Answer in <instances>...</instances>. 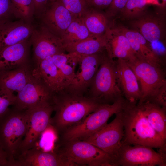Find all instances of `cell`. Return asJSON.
Here are the masks:
<instances>
[{"mask_svg": "<svg viewBox=\"0 0 166 166\" xmlns=\"http://www.w3.org/2000/svg\"><path fill=\"white\" fill-rule=\"evenodd\" d=\"M33 29L30 24L22 19L0 23V49L28 39Z\"/></svg>", "mask_w": 166, "mask_h": 166, "instance_id": "21", "label": "cell"}, {"mask_svg": "<svg viewBox=\"0 0 166 166\" xmlns=\"http://www.w3.org/2000/svg\"><path fill=\"white\" fill-rule=\"evenodd\" d=\"M49 0H33L34 8L36 10H42L45 6Z\"/></svg>", "mask_w": 166, "mask_h": 166, "instance_id": "38", "label": "cell"}, {"mask_svg": "<svg viewBox=\"0 0 166 166\" xmlns=\"http://www.w3.org/2000/svg\"><path fill=\"white\" fill-rule=\"evenodd\" d=\"M104 34L105 49L109 58H117L127 61L136 56L126 37L116 27L109 26Z\"/></svg>", "mask_w": 166, "mask_h": 166, "instance_id": "19", "label": "cell"}, {"mask_svg": "<svg viewBox=\"0 0 166 166\" xmlns=\"http://www.w3.org/2000/svg\"><path fill=\"white\" fill-rule=\"evenodd\" d=\"M132 26L141 34L149 43L162 40L165 31V23L158 16L148 14L146 12L136 18L132 19Z\"/></svg>", "mask_w": 166, "mask_h": 166, "instance_id": "18", "label": "cell"}, {"mask_svg": "<svg viewBox=\"0 0 166 166\" xmlns=\"http://www.w3.org/2000/svg\"><path fill=\"white\" fill-rule=\"evenodd\" d=\"M13 14L11 0H0V18Z\"/></svg>", "mask_w": 166, "mask_h": 166, "instance_id": "35", "label": "cell"}, {"mask_svg": "<svg viewBox=\"0 0 166 166\" xmlns=\"http://www.w3.org/2000/svg\"><path fill=\"white\" fill-rule=\"evenodd\" d=\"M81 56L73 53L57 54L52 56L64 81L66 89L73 79L75 69Z\"/></svg>", "mask_w": 166, "mask_h": 166, "instance_id": "25", "label": "cell"}, {"mask_svg": "<svg viewBox=\"0 0 166 166\" xmlns=\"http://www.w3.org/2000/svg\"><path fill=\"white\" fill-rule=\"evenodd\" d=\"M93 35H94L90 34L81 17H78L72 22L61 39L64 49L66 46L78 42Z\"/></svg>", "mask_w": 166, "mask_h": 166, "instance_id": "28", "label": "cell"}, {"mask_svg": "<svg viewBox=\"0 0 166 166\" xmlns=\"http://www.w3.org/2000/svg\"><path fill=\"white\" fill-rule=\"evenodd\" d=\"M75 18L81 17L89 8L87 0H57Z\"/></svg>", "mask_w": 166, "mask_h": 166, "instance_id": "31", "label": "cell"}, {"mask_svg": "<svg viewBox=\"0 0 166 166\" xmlns=\"http://www.w3.org/2000/svg\"><path fill=\"white\" fill-rule=\"evenodd\" d=\"M125 101L122 97L111 104H102L81 122L67 129L63 135L64 139L67 141L84 140L105 126L113 115L121 111Z\"/></svg>", "mask_w": 166, "mask_h": 166, "instance_id": "5", "label": "cell"}, {"mask_svg": "<svg viewBox=\"0 0 166 166\" xmlns=\"http://www.w3.org/2000/svg\"><path fill=\"white\" fill-rule=\"evenodd\" d=\"M149 0H128L120 13L123 18L133 19L141 16L146 11Z\"/></svg>", "mask_w": 166, "mask_h": 166, "instance_id": "29", "label": "cell"}, {"mask_svg": "<svg viewBox=\"0 0 166 166\" xmlns=\"http://www.w3.org/2000/svg\"><path fill=\"white\" fill-rule=\"evenodd\" d=\"M16 95L14 93L5 89H0V119L8 111L9 106L14 105Z\"/></svg>", "mask_w": 166, "mask_h": 166, "instance_id": "32", "label": "cell"}, {"mask_svg": "<svg viewBox=\"0 0 166 166\" xmlns=\"http://www.w3.org/2000/svg\"><path fill=\"white\" fill-rule=\"evenodd\" d=\"M126 62L140 85L141 97L137 104L148 101L166 83L164 67L136 56Z\"/></svg>", "mask_w": 166, "mask_h": 166, "instance_id": "7", "label": "cell"}, {"mask_svg": "<svg viewBox=\"0 0 166 166\" xmlns=\"http://www.w3.org/2000/svg\"><path fill=\"white\" fill-rule=\"evenodd\" d=\"M32 77V71L26 64L13 70L0 71V89L18 93Z\"/></svg>", "mask_w": 166, "mask_h": 166, "instance_id": "23", "label": "cell"}, {"mask_svg": "<svg viewBox=\"0 0 166 166\" xmlns=\"http://www.w3.org/2000/svg\"><path fill=\"white\" fill-rule=\"evenodd\" d=\"M89 88V97L101 104H111L123 97L117 82L116 61L105 55Z\"/></svg>", "mask_w": 166, "mask_h": 166, "instance_id": "4", "label": "cell"}, {"mask_svg": "<svg viewBox=\"0 0 166 166\" xmlns=\"http://www.w3.org/2000/svg\"><path fill=\"white\" fill-rule=\"evenodd\" d=\"M53 94L33 76L17 93L14 108L25 110L52 102Z\"/></svg>", "mask_w": 166, "mask_h": 166, "instance_id": "12", "label": "cell"}, {"mask_svg": "<svg viewBox=\"0 0 166 166\" xmlns=\"http://www.w3.org/2000/svg\"><path fill=\"white\" fill-rule=\"evenodd\" d=\"M102 104L89 96L65 89L53 95L55 114L51 118L50 124L58 131L67 129L80 122Z\"/></svg>", "mask_w": 166, "mask_h": 166, "instance_id": "1", "label": "cell"}, {"mask_svg": "<svg viewBox=\"0 0 166 166\" xmlns=\"http://www.w3.org/2000/svg\"><path fill=\"white\" fill-rule=\"evenodd\" d=\"M33 77L44 85L53 94L65 89V86L52 56L42 60L32 71Z\"/></svg>", "mask_w": 166, "mask_h": 166, "instance_id": "17", "label": "cell"}, {"mask_svg": "<svg viewBox=\"0 0 166 166\" xmlns=\"http://www.w3.org/2000/svg\"><path fill=\"white\" fill-rule=\"evenodd\" d=\"M27 110L10 109L0 119V144L14 166L19 148L27 131Z\"/></svg>", "mask_w": 166, "mask_h": 166, "instance_id": "3", "label": "cell"}, {"mask_svg": "<svg viewBox=\"0 0 166 166\" xmlns=\"http://www.w3.org/2000/svg\"><path fill=\"white\" fill-rule=\"evenodd\" d=\"M0 166H11L7 155L0 144Z\"/></svg>", "mask_w": 166, "mask_h": 166, "instance_id": "37", "label": "cell"}, {"mask_svg": "<svg viewBox=\"0 0 166 166\" xmlns=\"http://www.w3.org/2000/svg\"><path fill=\"white\" fill-rule=\"evenodd\" d=\"M166 83L158 89L156 93L148 101L166 109Z\"/></svg>", "mask_w": 166, "mask_h": 166, "instance_id": "33", "label": "cell"}, {"mask_svg": "<svg viewBox=\"0 0 166 166\" xmlns=\"http://www.w3.org/2000/svg\"><path fill=\"white\" fill-rule=\"evenodd\" d=\"M74 166L59 152L43 151L34 147L19 154L14 166Z\"/></svg>", "mask_w": 166, "mask_h": 166, "instance_id": "15", "label": "cell"}, {"mask_svg": "<svg viewBox=\"0 0 166 166\" xmlns=\"http://www.w3.org/2000/svg\"><path fill=\"white\" fill-rule=\"evenodd\" d=\"M116 63L117 82L123 96L127 101L137 103L141 93L135 74L125 60L119 58Z\"/></svg>", "mask_w": 166, "mask_h": 166, "instance_id": "16", "label": "cell"}, {"mask_svg": "<svg viewBox=\"0 0 166 166\" xmlns=\"http://www.w3.org/2000/svg\"><path fill=\"white\" fill-rule=\"evenodd\" d=\"M13 13L22 20L30 18L34 12L33 0H11Z\"/></svg>", "mask_w": 166, "mask_h": 166, "instance_id": "30", "label": "cell"}, {"mask_svg": "<svg viewBox=\"0 0 166 166\" xmlns=\"http://www.w3.org/2000/svg\"><path fill=\"white\" fill-rule=\"evenodd\" d=\"M122 110L115 114V117L110 123L84 140L108 153L115 160L116 165L124 134Z\"/></svg>", "mask_w": 166, "mask_h": 166, "instance_id": "8", "label": "cell"}, {"mask_svg": "<svg viewBox=\"0 0 166 166\" xmlns=\"http://www.w3.org/2000/svg\"><path fill=\"white\" fill-rule=\"evenodd\" d=\"M138 105L142 107L151 126L160 138L166 141V109L149 101Z\"/></svg>", "mask_w": 166, "mask_h": 166, "instance_id": "24", "label": "cell"}, {"mask_svg": "<svg viewBox=\"0 0 166 166\" xmlns=\"http://www.w3.org/2000/svg\"><path fill=\"white\" fill-rule=\"evenodd\" d=\"M41 15L43 25L61 38L76 18L57 0H49Z\"/></svg>", "mask_w": 166, "mask_h": 166, "instance_id": "14", "label": "cell"}, {"mask_svg": "<svg viewBox=\"0 0 166 166\" xmlns=\"http://www.w3.org/2000/svg\"><path fill=\"white\" fill-rule=\"evenodd\" d=\"M116 28L126 37L136 57L164 67L160 58L152 49L150 43L139 32L123 26Z\"/></svg>", "mask_w": 166, "mask_h": 166, "instance_id": "20", "label": "cell"}, {"mask_svg": "<svg viewBox=\"0 0 166 166\" xmlns=\"http://www.w3.org/2000/svg\"><path fill=\"white\" fill-rule=\"evenodd\" d=\"M160 1H161L160 6H161L162 7H164V6H165L166 5V0H160Z\"/></svg>", "mask_w": 166, "mask_h": 166, "instance_id": "39", "label": "cell"}, {"mask_svg": "<svg viewBox=\"0 0 166 166\" xmlns=\"http://www.w3.org/2000/svg\"><path fill=\"white\" fill-rule=\"evenodd\" d=\"M105 34L93 35L78 42L66 46L64 49L68 53H74L83 56L102 52L105 49Z\"/></svg>", "mask_w": 166, "mask_h": 166, "instance_id": "26", "label": "cell"}, {"mask_svg": "<svg viewBox=\"0 0 166 166\" xmlns=\"http://www.w3.org/2000/svg\"><path fill=\"white\" fill-rule=\"evenodd\" d=\"M122 111L124 132L123 144L141 145L166 152V141L151 126L140 105L126 100Z\"/></svg>", "mask_w": 166, "mask_h": 166, "instance_id": "2", "label": "cell"}, {"mask_svg": "<svg viewBox=\"0 0 166 166\" xmlns=\"http://www.w3.org/2000/svg\"><path fill=\"white\" fill-rule=\"evenodd\" d=\"M61 150H58L74 166H116L115 160L105 152L85 141H67Z\"/></svg>", "mask_w": 166, "mask_h": 166, "instance_id": "6", "label": "cell"}, {"mask_svg": "<svg viewBox=\"0 0 166 166\" xmlns=\"http://www.w3.org/2000/svg\"><path fill=\"white\" fill-rule=\"evenodd\" d=\"M122 143L116 160L117 166H166V153L140 144Z\"/></svg>", "mask_w": 166, "mask_h": 166, "instance_id": "9", "label": "cell"}, {"mask_svg": "<svg viewBox=\"0 0 166 166\" xmlns=\"http://www.w3.org/2000/svg\"><path fill=\"white\" fill-rule=\"evenodd\" d=\"M101 53L81 57L79 69L65 89L74 93L83 94L89 88L103 60L105 54Z\"/></svg>", "mask_w": 166, "mask_h": 166, "instance_id": "13", "label": "cell"}, {"mask_svg": "<svg viewBox=\"0 0 166 166\" xmlns=\"http://www.w3.org/2000/svg\"><path fill=\"white\" fill-rule=\"evenodd\" d=\"M128 0H113L107 8L105 14L107 17L115 16L123 9Z\"/></svg>", "mask_w": 166, "mask_h": 166, "instance_id": "34", "label": "cell"}, {"mask_svg": "<svg viewBox=\"0 0 166 166\" xmlns=\"http://www.w3.org/2000/svg\"><path fill=\"white\" fill-rule=\"evenodd\" d=\"M27 110L29 119L27 131L17 156L36 146L42 133L50 124L51 115L54 110L52 102H48Z\"/></svg>", "mask_w": 166, "mask_h": 166, "instance_id": "10", "label": "cell"}, {"mask_svg": "<svg viewBox=\"0 0 166 166\" xmlns=\"http://www.w3.org/2000/svg\"><path fill=\"white\" fill-rule=\"evenodd\" d=\"M113 0H87L90 7L98 10L107 8Z\"/></svg>", "mask_w": 166, "mask_h": 166, "instance_id": "36", "label": "cell"}, {"mask_svg": "<svg viewBox=\"0 0 166 166\" xmlns=\"http://www.w3.org/2000/svg\"><path fill=\"white\" fill-rule=\"evenodd\" d=\"M28 40L0 49V71L11 70L25 64L28 50Z\"/></svg>", "mask_w": 166, "mask_h": 166, "instance_id": "22", "label": "cell"}, {"mask_svg": "<svg viewBox=\"0 0 166 166\" xmlns=\"http://www.w3.org/2000/svg\"><path fill=\"white\" fill-rule=\"evenodd\" d=\"M98 10L89 7L81 17L89 32L93 35L104 34L109 26L107 17Z\"/></svg>", "mask_w": 166, "mask_h": 166, "instance_id": "27", "label": "cell"}, {"mask_svg": "<svg viewBox=\"0 0 166 166\" xmlns=\"http://www.w3.org/2000/svg\"><path fill=\"white\" fill-rule=\"evenodd\" d=\"M30 38L36 66L48 57L64 53L61 38L44 25L34 28Z\"/></svg>", "mask_w": 166, "mask_h": 166, "instance_id": "11", "label": "cell"}]
</instances>
